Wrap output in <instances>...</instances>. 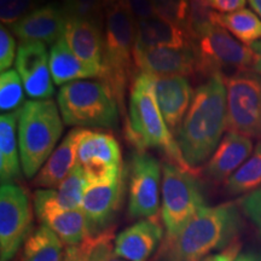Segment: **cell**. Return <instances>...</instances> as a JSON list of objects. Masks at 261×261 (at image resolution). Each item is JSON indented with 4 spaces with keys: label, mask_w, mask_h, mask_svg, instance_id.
<instances>
[{
    "label": "cell",
    "mask_w": 261,
    "mask_h": 261,
    "mask_svg": "<svg viewBox=\"0 0 261 261\" xmlns=\"http://www.w3.org/2000/svg\"><path fill=\"white\" fill-rule=\"evenodd\" d=\"M226 125V83L223 75L215 74L195 91L177 135L179 149L189 168L194 169L211 159Z\"/></svg>",
    "instance_id": "obj_1"
},
{
    "label": "cell",
    "mask_w": 261,
    "mask_h": 261,
    "mask_svg": "<svg viewBox=\"0 0 261 261\" xmlns=\"http://www.w3.org/2000/svg\"><path fill=\"white\" fill-rule=\"evenodd\" d=\"M241 218L234 203L204 208L177 237L166 242L160 261H202L211 252L225 249L237 236Z\"/></svg>",
    "instance_id": "obj_2"
},
{
    "label": "cell",
    "mask_w": 261,
    "mask_h": 261,
    "mask_svg": "<svg viewBox=\"0 0 261 261\" xmlns=\"http://www.w3.org/2000/svg\"><path fill=\"white\" fill-rule=\"evenodd\" d=\"M125 135L138 152L159 149L172 163L190 171L182 159L177 139L160 112L155 93V76L152 75L139 73L133 81Z\"/></svg>",
    "instance_id": "obj_3"
},
{
    "label": "cell",
    "mask_w": 261,
    "mask_h": 261,
    "mask_svg": "<svg viewBox=\"0 0 261 261\" xmlns=\"http://www.w3.org/2000/svg\"><path fill=\"white\" fill-rule=\"evenodd\" d=\"M103 14L106 33L99 77L112 90L119 107L123 108V98L135 65L137 21L125 0H104Z\"/></svg>",
    "instance_id": "obj_4"
},
{
    "label": "cell",
    "mask_w": 261,
    "mask_h": 261,
    "mask_svg": "<svg viewBox=\"0 0 261 261\" xmlns=\"http://www.w3.org/2000/svg\"><path fill=\"white\" fill-rule=\"evenodd\" d=\"M56 103L29 100L18 110L17 137L22 171L33 178L45 165L63 133V121Z\"/></svg>",
    "instance_id": "obj_5"
},
{
    "label": "cell",
    "mask_w": 261,
    "mask_h": 261,
    "mask_svg": "<svg viewBox=\"0 0 261 261\" xmlns=\"http://www.w3.org/2000/svg\"><path fill=\"white\" fill-rule=\"evenodd\" d=\"M57 104L68 126L114 128L119 122V103L103 81L65 84L57 94Z\"/></svg>",
    "instance_id": "obj_6"
},
{
    "label": "cell",
    "mask_w": 261,
    "mask_h": 261,
    "mask_svg": "<svg viewBox=\"0 0 261 261\" xmlns=\"http://www.w3.org/2000/svg\"><path fill=\"white\" fill-rule=\"evenodd\" d=\"M192 47L197 58V71L212 75H232L253 68L250 46L241 42L221 25L210 22L192 33ZM231 75V76H232Z\"/></svg>",
    "instance_id": "obj_7"
},
{
    "label": "cell",
    "mask_w": 261,
    "mask_h": 261,
    "mask_svg": "<svg viewBox=\"0 0 261 261\" xmlns=\"http://www.w3.org/2000/svg\"><path fill=\"white\" fill-rule=\"evenodd\" d=\"M161 214L167 240H173L196 214L205 207L200 182L188 169L172 162L162 167Z\"/></svg>",
    "instance_id": "obj_8"
},
{
    "label": "cell",
    "mask_w": 261,
    "mask_h": 261,
    "mask_svg": "<svg viewBox=\"0 0 261 261\" xmlns=\"http://www.w3.org/2000/svg\"><path fill=\"white\" fill-rule=\"evenodd\" d=\"M228 132L261 140V77L244 71L226 80Z\"/></svg>",
    "instance_id": "obj_9"
},
{
    "label": "cell",
    "mask_w": 261,
    "mask_h": 261,
    "mask_svg": "<svg viewBox=\"0 0 261 261\" xmlns=\"http://www.w3.org/2000/svg\"><path fill=\"white\" fill-rule=\"evenodd\" d=\"M33 211L27 192L14 182L0 189V260L10 261L32 233Z\"/></svg>",
    "instance_id": "obj_10"
},
{
    "label": "cell",
    "mask_w": 261,
    "mask_h": 261,
    "mask_svg": "<svg viewBox=\"0 0 261 261\" xmlns=\"http://www.w3.org/2000/svg\"><path fill=\"white\" fill-rule=\"evenodd\" d=\"M161 166L146 152L133 155L129 168L128 213L132 218L155 220L160 210Z\"/></svg>",
    "instance_id": "obj_11"
},
{
    "label": "cell",
    "mask_w": 261,
    "mask_h": 261,
    "mask_svg": "<svg viewBox=\"0 0 261 261\" xmlns=\"http://www.w3.org/2000/svg\"><path fill=\"white\" fill-rule=\"evenodd\" d=\"M77 163L90 184L115 180L123 172L119 142L109 133L85 129L77 146Z\"/></svg>",
    "instance_id": "obj_12"
},
{
    "label": "cell",
    "mask_w": 261,
    "mask_h": 261,
    "mask_svg": "<svg viewBox=\"0 0 261 261\" xmlns=\"http://www.w3.org/2000/svg\"><path fill=\"white\" fill-rule=\"evenodd\" d=\"M34 211L42 225L50 227L68 246H76L90 236L89 224L84 212L62 208L54 189L35 191Z\"/></svg>",
    "instance_id": "obj_13"
},
{
    "label": "cell",
    "mask_w": 261,
    "mask_h": 261,
    "mask_svg": "<svg viewBox=\"0 0 261 261\" xmlns=\"http://www.w3.org/2000/svg\"><path fill=\"white\" fill-rule=\"evenodd\" d=\"M16 68L24 91L33 99H48L54 94L50 54L40 41H21L16 56Z\"/></svg>",
    "instance_id": "obj_14"
},
{
    "label": "cell",
    "mask_w": 261,
    "mask_h": 261,
    "mask_svg": "<svg viewBox=\"0 0 261 261\" xmlns=\"http://www.w3.org/2000/svg\"><path fill=\"white\" fill-rule=\"evenodd\" d=\"M125 177L123 172L115 180L90 184L85 192L81 211L89 224L90 236L108 230L121 204Z\"/></svg>",
    "instance_id": "obj_15"
},
{
    "label": "cell",
    "mask_w": 261,
    "mask_h": 261,
    "mask_svg": "<svg viewBox=\"0 0 261 261\" xmlns=\"http://www.w3.org/2000/svg\"><path fill=\"white\" fill-rule=\"evenodd\" d=\"M135 67L140 73L152 76L187 75L197 71L194 47H154L133 54Z\"/></svg>",
    "instance_id": "obj_16"
},
{
    "label": "cell",
    "mask_w": 261,
    "mask_h": 261,
    "mask_svg": "<svg viewBox=\"0 0 261 261\" xmlns=\"http://www.w3.org/2000/svg\"><path fill=\"white\" fill-rule=\"evenodd\" d=\"M64 38L77 58L99 77L104 47V35L99 22L83 17H68Z\"/></svg>",
    "instance_id": "obj_17"
},
{
    "label": "cell",
    "mask_w": 261,
    "mask_h": 261,
    "mask_svg": "<svg viewBox=\"0 0 261 261\" xmlns=\"http://www.w3.org/2000/svg\"><path fill=\"white\" fill-rule=\"evenodd\" d=\"M67 19L64 6L50 4L35 9L10 28L21 41H40L45 45H54L64 37Z\"/></svg>",
    "instance_id": "obj_18"
},
{
    "label": "cell",
    "mask_w": 261,
    "mask_h": 261,
    "mask_svg": "<svg viewBox=\"0 0 261 261\" xmlns=\"http://www.w3.org/2000/svg\"><path fill=\"white\" fill-rule=\"evenodd\" d=\"M155 93L168 128L173 135H178L194 98L190 81L181 75L155 76Z\"/></svg>",
    "instance_id": "obj_19"
},
{
    "label": "cell",
    "mask_w": 261,
    "mask_h": 261,
    "mask_svg": "<svg viewBox=\"0 0 261 261\" xmlns=\"http://www.w3.org/2000/svg\"><path fill=\"white\" fill-rule=\"evenodd\" d=\"M194 40L188 28L155 16L137 21L135 51L154 47H192Z\"/></svg>",
    "instance_id": "obj_20"
},
{
    "label": "cell",
    "mask_w": 261,
    "mask_h": 261,
    "mask_svg": "<svg viewBox=\"0 0 261 261\" xmlns=\"http://www.w3.org/2000/svg\"><path fill=\"white\" fill-rule=\"evenodd\" d=\"M162 228L155 220L144 219L130 225L115 237L114 250L127 261H148L161 242Z\"/></svg>",
    "instance_id": "obj_21"
},
{
    "label": "cell",
    "mask_w": 261,
    "mask_h": 261,
    "mask_svg": "<svg viewBox=\"0 0 261 261\" xmlns=\"http://www.w3.org/2000/svg\"><path fill=\"white\" fill-rule=\"evenodd\" d=\"M253 152L252 138L227 132L208 160L205 174L214 181L227 180Z\"/></svg>",
    "instance_id": "obj_22"
},
{
    "label": "cell",
    "mask_w": 261,
    "mask_h": 261,
    "mask_svg": "<svg viewBox=\"0 0 261 261\" xmlns=\"http://www.w3.org/2000/svg\"><path fill=\"white\" fill-rule=\"evenodd\" d=\"M83 128L70 130L61 144L55 149L50 158L34 178L35 187L42 189L58 188L77 163V146L84 135Z\"/></svg>",
    "instance_id": "obj_23"
},
{
    "label": "cell",
    "mask_w": 261,
    "mask_h": 261,
    "mask_svg": "<svg viewBox=\"0 0 261 261\" xmlns=\"http://www.w3.org/2000/svg\"><path fill=\"white\" fill-rule=\"evenodd\" d=\"M18 112L0 117V179L2 184L14 182L21 177V156L17 137Z\"/></svg>",
    "instance_id": "obj_24"
},
{
    "label": "cell",
    "mask_w": 261,
    "mask_h": 261,
    "mask_svg": "<svg viewBox=\"0 0 261 261\" xmlns=\"http://www.w3.org/2000/svg\"><path fill=\"white\" fill-rule=\"evenodd\" d=\"M50 69L52 80L58 86L73 81L96 77V75L74 54L64 37L50 48Z\"/></svg>",
    "instance_id": "obj_25"
},
{
    "label": "cell",
    "mask_w": 261,
    "mask_h": 261,
    "mask_svg": "<svg viewBox=\"0 0 261 261\" xmlns=\"http://www.w3.org/2000/svg\"><path fill=\"white\" fill-rule=\"evenodd\" d=\"M63 241L46 225H41L24 242L21 261H64Z\"/></svg>",
    "instance_id": "obj_26"
},
{
    "label": "cell",
    "mask_w": 261,
    "mask_h": 261,
    "mask_svg": "<svg viewBox=\"0 0 261 261\" xmlns=\"http://www.w3.org/2000/svg\"><path fill=\"white\" fill-rule=\"evenodd\" d=\"M212 22L221 25L228 33L246 45H253L261 40V19L248 9L238 10L230 14L213 12Z\"/></svg>",
    "instance_id": "obj_27"
},
{
    "label": "cell",
    "mask_w": 261,
    "mask_h": 261,
    "mask_svg": "<svg viewBox=\"0 0 261 261\" xmlns=\"http://www.w3.org/2000/svg\"><path fill=\"white\" fill-rule=\"evenodd\" d=\"M261 187V140L252 155L226 180L225 189L230 195L250 194Z\"/></svg>",
    "instance_id": "obj_28"
},
{
    "label": "cell",
    "mask_w": 261,
    "mask_h": 261,
    "mask_svg": "<svg viewBox=\"0 0 261 261\" xmlns=\"http://www.w3.org/2000/svg\"><path fill=\"white\" fill-rule=\"evenodd\" d=\"M89 185V179L84 168L76 163L68 177L58 185L56 190L58 203L65 210H81L85 192Z\"/></svg>",
    "instance_id": "obj_29"
},
{
    "label": "cell",
    "mask_w": 261,
    "mask_h": 261,
    "mask_svg": "<svg viewBox=\"0 0 261 261\" xmlns=\"http://www.w3.org/2000/svg\"><path fill=\"white\" fill-rule=\"evenodd\" d=\"M23 83L17 70L2 71L0 75V109L3 113L16 110L23 103Z\"/></svg>",
    "instance_id": "obj_30"
},
{
    "label": "cell",
    "mask_w": 261,
    "mask_h": 261,
    "mask_svg": "<svg viewBox=\"0 0 261 261\" xmlns=\"http://www.w3.org/2000/svg\"><path fill=\"white\" fill-rule=\"evenodd\" d=\"M158 16L189 29L190 0H151Z\"/></svg>",
    "instance_id": "obj_31"
},
{
    "label": "cell",
    "mask_w": 261,
    "mask_h": 261,
    "mask_svg": "<svg viewBox=\"0 0 261 261\" xmlns=\"http://www.w3.org/2000/svg\"><path fill=\"white\" fill-rule=\"evenodd\" d=\"M37 0H0V19L3 25L11 27L34 11Z\"/></svg>",
    "instance_id": "obj_32"
},
{
    "label": "cell",
    "mask_w": 261,
    "mask_h": 261,
    "mask_svg": "<svg viewBox=\"0 0 261 261\" xmlns=\"http://www.w3.org/2000/svg\"><path fill=\"white\" fill-rule=\"evenodd\" d=\"M68 17H83L99 22L104 12V0H65Z\"/></svg>",
    "instance_id": "obj_33"
},
{
    "label": "cell",
    "mask_w": 261,
    "mask_h": 261,
    "mask_svg": "<svg viewBox=\"0 0 261 261\" xmlns=\"http://www.w3.org/2000/svg\"><path fill=\"white\" fill-rule=\"evenodd\" d=\"M16 52V42L12 38L11 33L5 25H2L0 28V69L2 71L9 70L14 63Z\"/></svg>",
    "instance_id": "obj_34"
},
{
    "label": "cell",
    "mask_w": 261,
    "mask_h": 261,
    "mask_svg": "<svg viewBox=\"0 0 261 261\" xmlns=\"http://www.w3.org/2000/svg\"><path fill=\"white\" fill-rule=\"evenodd\" d=\"M241 207L261 234V187L244 196L241 201Z\"/></svg>",
    "instance_id": "obj_35"
},
{
    "label": "cell",
    "mask_w": 261,
    "mask_h": 261,
    "mask_svg": "<svg viewBox=\"0 0 261 261\" xmlns=\"http://www.w3.org/2000/svg\"><path fill=\"white\" fill-rule=\"evenodd\" d=\"M127 6L135 16L136 21L151 18L158 16L155 6L151 0H125Z\"/></svg>",
    "instance_id": "obj_36"
},
{
    "label": "cell",
    "mask_w": 261,
    "mask_h": 261,
    "mask_svg": "<svg viewBox=\"0 0 261 261\" xmlns=\"http://www.w3.org/2000/svg\"><path fill=\"white\" fill-rule=\"evenodd\" d=\"M211 9L219 14H230L244 9L246 0H208Z\"/></svg>",
    "instance_id": "obj_37"
},
{
    "label": "cell",
    "mask_w": 261,
    "mask_h": 261,
    "mask_svg": "<svg viewBox=\"0 0 261 261\" xmlns=\"http://www.w3.org/2000/svg\"><path fill=\"white\" fill-rule=\"evenodd\" d=\"M240 243L233 242L225 248V249L221 250V252L211 254V255H208L202 261H234L238 256V254H240Z\"/></svg>",
    "instance_id": "obj_38"
},
{
    "label": "cell",
    "mask_w": 261,
    "mask_h": 261,
    "mask_svg": "<svg viewBox=\"0 0 261 261\" xmlns=\"http://www.w3.org/2000/svg\"><path fill=\"white\" fill-rule=\"evenodd\" d=\"M253 55H254V61H253V70L256 71L257 74L261 75V40L254 42L253 45H250Z\"/></svg>",
    "instance_id": "obj_39"
},
{
    "label": "cell",
    "mask_w": 261,
    "mask_h": 261,
    "mask_svg": "<svg viewBox=\"0 0 261 261\" xmlns=\"http://www.w3.org/2000/svg\"><path fill=\"white\" fill-rule=\"evenodd\" d=\"M234 261H261V253H256V252L240 253Z\"/></svg>",
    "instance_id": "obj_40"
},
{
    "label": "cell",
    "mask_w": 261,
    "mask_h": 261,
    "mask_svg": "<svg viewBox=\"0 0 261 261\" xmlns=\"http://www.w3.org/2000/svg\"><path fill=\"white\" fill-rule=\"evenodd\" d=\"M249 4L252 5V8L255 10L256 14L259 15L261 18V0H249Z\"/></svg>",
    "instance_id": "obj_41"
},
{
    "label": "cell",
    "mask_w": 261,
    "mask_h": 261,
    "mask_svg": "<svg viewBox=\"0 0 261 261\" xmlns=\"http://www.w3.org/2000/svg\"><path fill=\"white\" fill-rule=\"evenodd\" d=\"M108 261H127V260H125V259H122V257H120V256H117L115 253L113 254L112 256H110V259L108 260Z\"/></svg>",
    "instance_id": "obj_42"
},
{
    "label": "cell",
    "mask_w": 261,
    "mask_h": 261,
    "mask_svg": "<svg viewBox=\"0 0 261 261\" xmlns=\"http://www.w3.org/2000/svg\"><path fill=\"white\" fill-rule=\"evenodd\" d=\"M64 261H69V260H68V259H65V257H64Z\"/></svg>",
    "instance_id": "obj_43"
}]
</instances>
